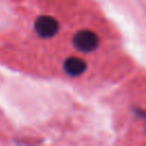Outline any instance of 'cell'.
Masks as SVG:
<instances>
[{
    "instance_id": "cell-1",
    "label": "cell",
    "mask_w": 146,
    "mask_h": 146,
    "mask_svg": "<svg viewBox=\"0 0 146 146\" xmlns=\"http://www.w3.org/2000/svg\"><path fill=\"white\" fill-rule=\"evenodd\" d=\"M74 48L81 54H92L100 46L98 33L91 29L79 30L72 39Z\"/></svg>"
},
{
    "instance_id": "cell-2",
    "label": "cell",
    "mask_w": 146,
    "mask_h": 146,
    "mask_svg": "<svg viewBox=\"0 0 146 146\" xmlns=\"http://www.w3.org/2000/svg\"><path fill=\"white\" fill-rule=\"evenodd\" d=\"M34 31L38 36L49 39L58 33L59 23L55 17L50 15H41L34 22Z\"/></svg>"
},
{
    "instance_id": "cell-3",
    "label": "cell",
    "mask_w": 146,
    "mask_h": 146,
    "mask_svg": "<svg viewBox=\"0 0 146 146\" xmlns=\"http://www.w3.org/2000/svg\"><path fill=\"white\" fill-rule=\"evenodd\" d=\"M63 68L67 75L72 78H78L80 75H83L87 72L88 64L82 57L71 56L64 62Z\"/></svg>"
}]
</instances>
